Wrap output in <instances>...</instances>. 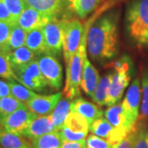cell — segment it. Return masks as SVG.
I'll use <instances>...</instances> for the list:
<instances>
[{"label":"cell","mask_w":148,"mask_h":148,"mask_svg":"<svg viewBox=\"0 0 148 148\" xmlns=\"http://www.w3.org/2000/svg\"><path fill=\"white\" fill-rule=\"evenodd\" d=\"M118 14L110 12L94 21L87 34V50L96 61H106L118 53Z\"/></svg>","instance_id":"obj_1"},{"label":"cell","mask_w":148,"mask_h":148,"mask_svg":"<svg viewBox=\"0 0 148 148\" xmlns=\"http://www.w3.org/2000/svg\"><path fill=\"white\" fill-rule=\"evenodd\" d=\"M126 28L138 46H148V0H134L127 6Z\"/></svg>","instance_id":"obj_2"},{"label":"cell","mask_w":148,"mask_h":148,"mask_svg":"<svg viewBox=\"0 0 148 148\" xmlns=\"http://www.w3.org/2000/svg\"><path fill=\"white\" fill-rule=\"evenodd\" d=\"M86 34L84 32L79 48L72 58L70 63L66 66V82L64 94L69 100H73L80 95L79 86L82 78V70L86 52Z\"/></svg>","instance_id":"obj_3"},{"label":"cell","mask_w":148,"mask_h":148,"mask_svg":"<svg viewBox=\"0 0 148 148\" xmlns=\"http://www.w3.org/2000/svg\"><path fill=\"white\" fill-rule=\"evenodd\" d=\"M84 34L83 26L77 19L64 20L63 49L66 66H68L79 48Z\"/></svg>","instance_id":"obj_4"},{"label":"cell","mask_w":148,"mask_h":148,"mask_svg":"<svg viewBox=\"0 0 148 148\" xmlns=\"http://www.w3.org/2000/svg\"><path fill=\"white\" fill-rule=\"evenodd\" d=\"M13 71L16 76V81L20 82L29 89L42 90L48 85L46 80L40 72L36 59H34L23 66L14 68Z\"/></svg>","instance_id":"obj_5"},{"label":"cell","mask_w":148,"mask_h":148,"mask_svg":"<svg viewBox=\"0 0 148 148\" xmlns=\"http://www.w3.org/2000/svg\"><path fill=\"white\" fill-rule=\"evenodd\" d=\"M37 60L48 86L54 90H59L63 82V69L57 58L50 54H44Z\"/></svg>","instance_id":"obj_6"},{"label":"cell","mask_w":148,"mask_h":148,"mask_svg":"<svg viewBox=\"0 0 148 148\" xmlns=\"http://www.w3.org/2000/svg\"><path fill=\"white\" fill-rule=\"evenodd\" d=\"M38 115L30 110L27 106L17 110L9 115L2 118L0 124L8 132L21 134Z\"/></svg>","instance_id":"obj_7"},{"label":"cell","mask_w":148,"mask_h":148,"mask_svg":"<svg viewBox=\"0 0 148 148\" xmlns=\"http://www.w3.org/2000/svg\"><path fill=\"white\" fill-rule=\"evenodd\" d=\"M64 20H58L57 17L52 19L43 27L45 44L50 55H58L63 48Z\"/></svg>","instance_id":"obj_8"},{"label":"cell","mask_w":148,"mask_h":148,"mask_svg":"<svg viewBox=\"0 0 148 148\" xmlns=\"http://www.w3.org/2000/svg\"><path fill=\"white\" fill-rule=\"evenodd\" d=\"M142 90L140 87V80L136 78L128 88L125 98L122 102L127 117V119L132 126H137L139 117V109L141 106Z\"/></svg>","instance_id":"obj_9"},{"label":"cell","mask_w":148,"mask_h":148,"mask_svg":"<svg viewBox=\"0 0 148 148\" xmlns=\"http://www.w3.org/2000/svg\"><path fill=\"white\" fill-rule=\"evenodd\" d=\"M90 131L95 136L107 140L112 145L119 143L129 134L126 131L112 126L110 123L103 117L96 119L91 123Z\"/></svg>","instance_id":"obj_10"},{"label":"cell","mask_w":148,"mask_h":148,"mask_svg":"<svg viewBox=\"0 0 148 148\" xmlns=\"http://www.w3.org/2000/svg\"><path fill=\"white\" fill-rule=\"evenodd\" d=\"M62 92H58L50 95H37L36 97L27 102V107L38 116L50 115L54 108L61 101Z\"/></svg>","instance_id":"obj_11"},{"label":"cell","mask_w":148,"mask_h":148,"mask_svg":"<svg viewBox=\"0 0 148 148\" xmlns=\"http://www.w3.org/2000/svg\"><path fill=\"white\" fill-rule=\"evenodd\" d=\"M110 74V84L106 100V106L109 107L117 104L121 99L124 90L129 84L132 77V73H119L116 71Z\"/></svg>","instance_id":"obj_12"},{"label":"cell","mask_w":148,"mask_h":148,"mask_svg":"<svg viewBox=\"0 0 148 148\" xmlns=\"http://www.w3.org/2000/svg\"><path fill=\"white\" fill-rule=\"evenodd\" d=\"M52 19L53 18L43 14L33 8L27 6L19 16L17 24L28 32L36 29H41Z\"/></svg>","instance_id":"obj_13"},{"label":"cell","mask_w":148,"mask_h":148,"mask_svg":"<svg viewBox=\"0 0 148 148\" xmlns=\"http://www.w3.org/2000/svg\"><path fill=\"white\" fill-rule=\"evenodd\" d=\"M105 118L110 123L112 126L126 131L128 133L137 128V126H132L128 121L122 103H117L114 106H110L105 112Z\"/></svg>","instance_id":"obj_14"},{"label":"cell","mask_w":148,"mask_h":148,"mask_svg":"<svg viewBox=\"0 0 148 148\" xmlns=\"http://www.w3.org/2000/svg\"><path fill=\"white\" fill-rule=\"evenodd\" d=\"M54 131H56V129L50 115L37 116L32 120L25 132L22 133V135L30 140H34Z\"/></svg>","instance_id":"obj_15"},{"label":"cell","mask_w":148,"mask_h":148,"mask_svg":"<svg viewBox=\"0 0 148 148\" xmlns=\"http://www.w3.org/2000/svg\"><path fill=\"white\" fill-rule=\"evenodd\" d=\"M100 80L99 73L95 67L90 64V60L86 54L83 63V70H82V78L81 82V86L85 93L92 97L97 85Z\"/></svg>","instance_id":"obj_16"},{"label":"cell","mask_w":148,"mask_h":148,"mask_svg":"<svg viewBox=\"0 0 148 148\" xmlns=\"http://www.w3.org/2000/svg\"><path fill=\"white\" fill-rule=\"evenodd\" d=\"M72 111L77 112L84 117L90 126L93 122L103 116L104 114L99 106L80 97L72 101Z\"/></svg>","instance_id":"obj_17"},{"label":"cell","mask_w":148,"mask_h":148,"mask_svg":"<svg viewBox=\"0 0 148 148\" xmlns=\"http://www.w3.org/2000/svg\"><path fill=\"white\" fill-rule=\"evenodd\" d=\"M26 4L46 16L55 18L64 8V0H24Z\"/></svg>","instance_id":"obj_18"},{"label":"cell","mask_w":148,"mask_h":148,"mask_svg":"<svg viewBox=\"0 0 148 148\" xmlns=\"http://www.w3.org/2000/svg\"><path fill=\"white\" fill-rule=\"evenodd\" d=\"M32 145L25 136L8 132L0 124V147L2 148L32 147Z\"/></svg>","instance_id":"obj_19"},{"label":"cell","mask_w":148,"mask_h":148,"mask_svg":"<svg viewBox=\"0 0 148 148\" xmlns=\"http://www.w3.org/2000/svg\"><path fill=\"white\" fill-rule=\"evenodd\" d=\"M25 45L37 55L49 54L45 44L44 32L41 29H36L27 32Z\"/></svg>","instance_id":"obj_20"},{"label":"cell","mask_w":148,"mask_h":148,"mask_svg":"<svg viewBox=\"0 0 148 148\" xmlns=\"http://www.w3.org/2000/svg\"><path fill=\"white\" fill-rule=\"evenodd\" d=\"M70 132L87 137L90 130V124L84 117L77 112L71 111L64 124Z\"/></svg>","instance_id":"obj_21"},{"label":"cell","mask_w":148,"mask_h":148,"mask_svg":"<svg viewBox=\"0 0 148 148\" xmlns=\"http://www.w3.org/2000/svg\"><path fill=\"white\" fill-rule=\"evenodd\" d=\"M72 111V102L67 99L61 100L50 114V117L53 122L56 131H59L64 126L67 118Z\"/></svg>","instance_id":"obj_22"},{"label":"cell","mask_w":148,"mask_h":148,"mask_svg":"<svg viewBox=\"0 0 148 148\" xmlns=\"http://www.w3.org/2000/svg\"><path fill=\"white\" fill-rule=\"evenodd\" d=\"M35 53L26 45L17 48L8 53V58L12 69L29 64L35 59Z\"/></svg>","instance_id":"obj_23"},{"label":"cell","mask_w":148,"mask_h":148,"mask_svg":"<svg viewBox=\"0 0 148 148\" xmlns=\"http://www.w3.org/2000/svg\"><path fill=\"white\" fill-rule=\"evenodd\" d=\"M63 143L59 131H54L32 140L33 148H61Z\"/></svg>","instance_id":"obj_24"},{"label":"cell","mask_w":148,"mask_h":148,"mask_svg":"<svg viewBox=\"0 0 148 148\" xmlns=\"http://www.w3.org/2000/svg\"><path fill=\"white\" fill-rule=\"evenodd\" d=\"M110 79L111 74L110 73L108 75H105L99 80L95 93L91 97L94 102H95L99 106H106V100H107L109 89H110Z\"/></svg>","instance_id":"obj_25"},{"label":"cell","mask_w":148,"mask_h":148,"mask_svg":"<svg viewBox=\"0 0 148 148\" xmlns=\"http://www.w3.org/2000/svg\"><path fill=\"white\" fill-rule=\"evenodd\" d=\"M26 106L27 105L23 102L16 100L12 96L0 98V119Z\"/></svg>","instance_id":"obj_26"},{"label":"cell","mask_w":148,"mask_h":148,"mask_svg":"<svg viewBox=\"0 0 148 148\" xmlns=\"http://www.w3.org/2000/svg\"><path fill=\"white\" fill-rule=\"evenodd\" d=\"M8 84L10 86L12 96L23 103L29 102L38 95L36 93H35L34 91H32L23 85L16 84L13 82H10Z\"/></svg>","instance_id":"obj_27"},{"label":"cell","mask_w":148,"mask_h":148,"mask_svg":"<svg viewBox=\"0 0 148 148\" xmlns=\"http://www.w3.org/2000/svg\"><path fill=\"white\" fill-rule=\"evenodd\" d=\"M27 32L21 28L17 23L12 25L10 39H9V47L11 51L16 49L17 48L22 47L26 44Z\"/></svg>","instance_id":"obj_28"},{"label":"cell","mask_w":148,"mask_h":148,"mask_svg":"<svg viewBox=\"0 0 148 148\" xmlns=\"http://www.w3.org/2000/svg\"><path fill=\"white\" fill-rule=\"evenodd\" d=\"M100 3L101 0H77L73 11L78 16L84 18L95 10Z\"/></svg>","instance_id":"obj_29"},{"label":"cell","mask_w":148,"mask_h":148,"mask_svg":"<svg viewBox=\"0 0 148 148\" xmlns=\"http://www.w3.org/2000/svg\"><path fill=\"white\" fill-rule=\"evenodd\" d=\"M142 101L138 121L148 119V73L145 74L142 81Z\"/></svg>","instance_id":"obj_30"},{"label":"cell","mask_w":148,"mask_h":148,"mask_svg":"<svg viewBox=\"0 0 148 148\" xmlns=\"http://www.w3.org/2000/svg\"><path fill=\"white\" fill-rule=\"evenodd\" d=\"M0 77L9 81L16 80V76L11 65L8 53L0 51Z\"/></svg>","instance_id":"obj_31"},{"label":"cell","mask_w":148,"mask_h":148,"mask_svg":"<svg viewBox=\"0 0 148 148\" xmlns=\"http://www.w3.org/2000/svg\"><path fill=\"white\" fill-rule=\"evenodd\" d=\"M12 24L7 21H0V51L10 53L9 39Z\"/></svg>","instance_id":"obj_32"},{"label":"cell","mask_w":148,"mask_h":148,"mask_svg":"<svg viewBox=\"0 0 148 148\" xmlns=\"http://www.w3.org/2000/svg\"><path fill=\"white\" fill-rule=\"evenodd\" d=\"M10 12L14 23H17L19 16L26 8L27 4L24 0H3Z\"/></svg>","instance_id":"obj_33"},{"label":"cell","mask_w":148,"mask_h":148,"mask_svg":"<svg viewBox=\"0 0 148 148\" xmlns=\"http://www.w3.org/2000/svg\"><path fill=\"white\" fill-rule=\"evenodd\" d=\"M110 66L119 73H132V60L128 55H123L121 58L112 63Z\"/></svg>","instance_id":"obj_34"},{"label":"cell","mask_w":148,"mask_h":148,"mask_svg":"<svg viewBox=\"0 0 148 148\" xmlns=\"http://www.w3.org/2000/svg\"><path fill=\"white\" fill-rule=\"evenodd\" d=\"M86 148H112L114 145L107 140L101 138L94 134L89 135L86 139Z\"/></svg>","instance_id":"obj_35"},{"label":"cell","mask_w":148,"mask_h":148,"mask_svg":"<svg viewBox=\"0 0 148 148\" xmlns=\"http://www.w3.org/2000/svg\"><path fill=\"white\" fill-rule=\"evenodd\" d=\"M138 127L135 130H133L132 132H130L124 139H123L119 143H116L113 146L112 148H133L135 142L137 140L138 134Z\"/></svg>","instance_id":"obj_36"},{"label":"cell","mask_w":148,"mask_h":148,"mask_svg":"<svg viewBox=\"0 0 148 148\" xmlns=\"http://www.w3.org/2000/svg\"><path fill=\"white\" fill-rule=\"evenodd\" d=\"M133 148H148V127L138 130V138Z\"/></svg>","instance_id":"obj_37"},{"label":"cell","mask_w":148,"mask_h":148,"mask_svg":"<svg viewBox=\"0 0 148 148\" xmlns=\"http://www.w3.org/2000/svg\"><path fill=\"white\" fill-rule=\"evenodd\" d=\"M0 21H7L11 24L14 25V21L12 20V17L11 16L10 12L6 7L3 0H0Z\"/></svg>","instance_id":"obj_38"},{"label":"cell","mask_w":148,"mask_h":148,"mask_svg":"<svg viewBox=\"0 0 148 148\" xmlns=\"http://www.w3.org/2000/svg\"><path fill=\"white\" fill-rule=\"evenodd\" d=\"M61 148H86V139L78 142H64Z\"/></svg>","instance_id":"obj_39"},{"label":"cell","mask_w":148,"mask_h":148,"mask_svg":"<svg viewBox=\"0 0 148 148\" xmlns=\"http://www.w3.org/2000/svg\"><path fill=\"white\" fill-rule=\"evenodd\" d=\"M12 96L10 86L8 83H6L3 81H0V98Z\"/></svg>","instance_id":"obj_40"},{"label":"cell","mask_w":148,"mask_h":148,"mask_svg":"<svg viewBox=\"0 0 148 148\" xmlns=\"http://www.w3.org/2000/svg\"><path fill=\"white\" fill-rule=\"evenodd\" d=\"M65 1L68 2V5H69V8L73 10V9L74 4H75V3H76L77 0H65Z\"/></svg>","instance_id":"obj_41"},{"label":"cell","mask_w":148,"mask_h":148,"mask_svg":"<svg viewBox=\"0 0 148 148\" xmlns=\"http://www.w3.org/2000/svg\"><path fill=\"white\" fill-rule=\"evenodd\" d=\"M26 148H32V147H26Z\"/></svg>","instance_id":"obj_42"},{"label":"cell","mask_w":148,"mask_h":148,"mask_svg":"<svg viewBox=\"0 0 148 148\" xmlns=\"http://www.w3.org/2000/svg\"><path fill=\"white\" fill-rule=\"evenodd\" d=\"M0 148H2V147H0Z\"/></svg>","instance_id":"obj_43"}]
</instances>
